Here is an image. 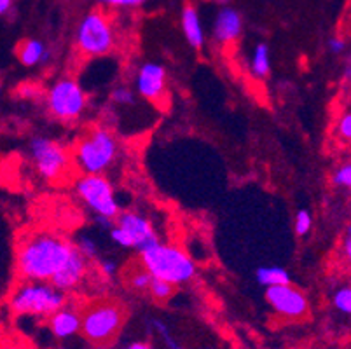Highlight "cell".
I'll return each instance as SVG.
<instances>
[{"mask_svg":"<svg viewBox=\"0 0 351 349\" xmlns=\"http://www.w3.org/2000/svg\"><path fill=\"white\" fill-rule=\"evenodd\" d=\"M72 241L58 232L37 230L21 239L16 254V271L21 280L51 281L72 255Z\"/></svg>","mask_w":351,"mask_h":349,"instance_id":"cell-1","label":"cell"},{"mask_svg":"<svg viewBox=\"0 0 351 349\" xmlns=\"http://www.w3.org/2000/svg\"><path fill=\"white\" fill-rule=\"evenodd\" d=\"M119 143L116 134L104 124H93L73 145V165L82 175H105L116 163Z\"/></svg>","mask_w":351,"mask_h":349,"instance_id":"cell-2","label":"cell"},{"mask_svg":"<svg viewBox=\"0 0 351 349\" xmlns=\"http://www.w3.org/2000/svg\"><path fill=\"white\" fill-rule=\"evenodd\" d=\"M126 318V309L116 300H93L81 309V332L93 346L107 348L121 334Z\"/></svg>","mask_w":351,"mask_h":349,"instance_id":"cell-3","label":"cell"},{"mask_svg":"<svg viewBox=\"0 0 351 349\" xmlns=\"http://www.w3.org/2000/svg\"><path fill=\"white\" fill-rule=\"evenodd\" d=\"M138 254V261L151 273L152 278L170 281L175 287L187 283L196 274V265H194L193 258L180 246L158 241L154 245L147 246Z\"/></svg>","mask_w":351,"mask_h":349,"instance_id":"cell-4","label":"cell"},{"mask_svg":"<svg viewBox=\"0 0 351 349\" xmlns=\"http://www.w3.org/2000/svg\"><path fill=\"white\" fill-rule=\"evenodd\" d=\"M66 304V293L54 288L49 281H27L16 287L9 299V306L14 315L46 316L49 318L60 307Z\"/></svg>","mask_w":351,"mask_h":349,"instance_id":"cell-5","label":"cell"},{"mask_svg":"<svg viewBox=\"0 0 351 349\" xmlns=\"http://www.w3.org/2000/svg\"><path fill=\"white\" fill-rule=\"evenodd\" d=\"M116 46V32L112 19L107 12L95 9L89 11L79 23L75 32V47L84 58H100Z\"/></svg>","mask_w":351,"mask_h":349,"instance_id":"cell-6","label":"cell"},{"mask_svg":"<svg viewBox=\"0 0 351 349\" xmlns=\"http://www.w3.org/2000/svg\"><path fill=\"white\" fill-rule=\"evenodd\" d=\"M88 98L75 79L62 77L47 91V110L62 123H75L84 114Z\"/></svg>","mask_w":351,"mask_h":349,"instance_id":"cell-7","label":"cell"},{"mask_svg":"<svg viewBox=\"0 0 351 349\" xmlns=\"http://www.w3.org/2000/svg\"><path fill=\"white\" fill-rule=\"evenodd\" d=\"M30 156L35 169L47 182H60L69 175L72 159L69 150L46 136H34L30 140Z\"/></svg>","mask_w":351,"mask_h":349,"instance_id":"cell-8","label":"cell"},{"mask_svg":"<svg viewBox=\"0 0 351 349\" xmlns=\"http://www.w3.org/2000/svg\"><path fill=\"white\" fill-rule=\"evenodd\" d=\"M108 232L116 245L138 252L159 241V236L151 220L136 211H119Z\"/></svg>","mask_w":351,"mask_h":349,"instance_id":"cell-9","label":"cell"},{"mask_svg":"<svg viewBox=\"0 0 351 349\" xmlns=\"http://www.w3.org/2000/svg\"><path fill=\"white\" fill-rule=\"evenodd\" d=\"M77 196L97 217L116 219L119 215V203L116 200L114 185L105 175H82L75 184Z\"/></svg>","mask_w":351,"mask_h":349,"instance_id":"cell-10","label":"cell"},{"mask_svg":"<svg viewBox=\"0 0 351 349\" xmlns=\"http://www.w3.org/2000/svg\"><path fill=\"white\" fill-rule=\"evenodd\" d=\"M266 300L273 311L285 320H302L309 313L308 297L292 283L267 287Z\"/></svg>","mask_w":351,"mask_h":349,"instance_id":"cell-11","label":"cell"},{"mask_svg":"<svg viewBox=\"0 0 351 349\" xmlns=\"http://www.w3.org/2000/svg\"><path fill=\"white\" fill-rule=\"evenodd\" d=\"M165 67L159 63H143L136 73V91L142 98L152 101V104L161 105L166 98V79Z\"/></svg>","mask_w":351,"mask_h":349,"instance_id":"cell-12","label":"cell"},{"mask_svg":"<svg viewBox=\"0 0 351 349\" xmlns=\"http://www.w3.org/2000/svg\"><path fill=\"white\" fill-rule=\"evenodd\" d=\"M89 262L84 255L79 252L77 248H73L72 255L69 257V261L65 262L58 273L51 278L49 283L54 288H58L62 292H72L75 288H79L82 285V281L88 278L89 274Z\"/></svg>","mask_w":351,"mask_h":349,"instance_id":"cell-13","label":"cell"},{"mask_svg":"<svg viewBox=\"0 0 351 349\" xmlns=\"http://www.w3.org/2000/svg\"><path fill=\"white\" fill-rule=\"evenodd\" d=\"M243 30V18L236 9L222 8L217 12L215 23H213V35L215 40L222 46H232Z\"/></svg>","mask_w":351,"mask_h":349,"instance_id":"cell-14","label":"cell"},{"mask_svg":"<svg viewBox=\"0 0 351 349\" xmlns=\"http://www.w3.org/2000/svg\"><path fill=\"white\" fill-rule=\"evenodd\" d=\"M49 328L58 339H69L81 332V309L72 306L60 307L49 316Z\"/></svg>","mask_w":351,"mask_h":349,"instance_id":"cell-15","label":"cell"},{"mask_svg":"<svg viewBox=\"0 0 351 349\" xmlns=\"http://www.w3.org/2000/svg\"><path fill=\"white\" fill-rule=\"evenodd\" d=\"M180 23L184 37L189 43V46L196 51L203 49L205 47V32H203V25H201L199 12H197V9L193 4L184 5Z\"/></svg>","mask_w":351,"mask_h":349,"instance_id":"cell-16","label":"cell"},{"mask_svg":"<svg viewBox=\"0 0 351 349\" xmlns=\"http://www.w3.org/2000/svg\"><path fill=\"white\" fill-rule=\"evenodd\" d=\"M16 56H18L21 65L35 67L49 60V49L39 38H27L21 44H18Z\"/></svg>","mask_w":351,"mask_h":349,"instance_id":"cell-17","label":"cell"},{"mask_svg":"<svg viewBox=\"0 0 351 349\" xmlns=\"http://www.w3.org/2000/svg\"><path fill=\"white\" fill-rule=\"evenodd\" d=\"M123 280L130 290H133V292L136 293H145L147 290H149L152 276L151 273L143 267L142 262L135 261L132 262V264L126 265V269L123 271Z\"/></svg>","mask_w":351,"mask_h":349,"instance_id":"cell-18","label":"cell"},{"mask_svg":"<svg viewBox=\"0 0 351 349\" xmlns=\"http://www.w3.org/2000/svg\"><path fill=\"white\" fill-rule=\"evenodd\" d=\"M252 75L255 79H266L271 72V58H269V47L267 44L261 43L255 46L254 54H252L250 62Z\"/></svg>","mask_w":351,"mask_h":349,"instance_id":"cell-19","label":"cell"},{"mask_svg":"<svg viewBox=\"0 0 351 349\" xmlns=\"http://www.w3.org/2000/svg\"><path fill=\"white\" fill-rule=\"evenodd\" d=\"M255 278H257V281L263 285V287H276V285L290 283L289 271L283 267H276V265L258 267Z\"/></svg>","mask_w":351,"mask_h":349,"instance_id":"cell-20","label":"cell"},{"mask_svg":"<svg viewBox=\"0 0 351 349\" xmlns=\"http://www.w3.org/2000/svg\"><path fill=\"white\" fill-rule=\"evenodd\" d=\"M147 292L151 293V297L156 300V302L162 304L173 297L175 285L170 283V281L152 278V281H151V285H149V290H147Z\"/></svg>","mask_w":351,"mask_h":349,"instance_id":"cell-21","label":"cell"},{"mask_svg":"<svg viewBox=\"0 0 351 349\" xmlns=\"http://www.w3.org/2000/svg\"><path fill=\"white\" fill-rule=\"evenodd\" d=\"M73 245H75V248H77L79 252L88 258V261H98V246H97V241H95L91 236L88 234L79 236L77 241L73 243Z\"/></svg>","mask_w":351,"mask_h":349,"instance_id":"cell-22","label":"cell"},{"mask_svg":"<svg viewBox=\"0 0 351 349\" xmlns=\"http://www.w3.org/2000/svg\"><path fill=\"white\" fill-rule=\"evenodd\" d=\"M313 227V217L309 210H299L295 213V222H293V229L298 236H308L309 230Z\"/></svg>","mask_w":351,"mask_h":349,"instance_id":"cell-23","label":"cell"},{"mask_svg":"<svg viewBox=\"0 0 351 349\" xmlns=\"http://www.w3.org/2000/svg\"><path fill=\"white\" fill-rule=\"evenodd\" d=\"M334 306H336L337 311L344 313V315H350L351 313V288L348 287H343L339 288L336 292V296H334Z\"/></svg>","mask_w":351,"mask_h":349,"instance_id":"cell-24","label":"cell"},{"mask_svg":"<svg viewBox=\"0 0 351 349\" xmlns=\"http://www.w3.org/2000/svg\"><path fill=\"white\" fill-rule=\"evenodd\" d=\"M110 100L116 105H121V107H128V105L135 104V91H132L126 86H119V88H116L112 91Z\"/></svg>","mask_w":351,"mask_h":349,"instance_id":"cell-25","label":"cell"},{"mask_svg":"<svg viewBox=\"0 0 351 349\" xmlns=\"http://www.w3.org/2000/svg\"><path fill=\"white\" fill-rule=\"evenodd\" d=\"M332 182H334L337 187H344V189L351 187V166H350V163H344V165H341L339 168L334 171V175H332Z\"/></svg>","mask_w":351,"mask_h":349,"instance_id":"cell-26","label":"cell"},{"mask_svg":"<svg viewBox=\"0 0 351 349\" xmlns=\"http://www.w3.org/2000/svg\"><path fill=\"white\" fill-rule=\"evenodd\" d=\"M336 133L339 139H343L344 142H350L351 140V115L350 112L343 114L337 121V128H336Z\"/></svg>","mask_w":351,"mask_h":349,"instance_id":"cell-27","label":"cell"},{"mask_svg":"<svg viewBox=\"0 0 351 349\" xmlns=\"http://www.w3.org/2000/svg\"><path fill=\"white\" fill-rule=\"evenodd\" d=\"M98 271H100V274L105 280H110V278L116 276L119 269H117L116 262L110 261V258H100L98 261Z\"/></svg>","mask_w":351,"mask_h":349,"instance_id":"cell-28","label":"cell"},{"mask_svg":"<svg viewBox=\"0 0 351 349\" xmlns=\"http://www.w3.org/2000/svg\"><path fill=\"white\" fill-rule=\"evenodd\" d=\"M100 5H108V8H124L132 9L145 4V0H97Z\"/></svg>","mask_w":351,"mask_h":349,"instance_id":"cell-29","label":"cell"},{"mask_svg":"<svg viewBox=\"0 0 351 349\" xmlns=\"http://www.w3.org/2000/svg\"><path fill=\"white\" fill-rule=\"evenodd\" d=\"M346 49V43L341 35H334V37L328 38V51L334 54H341Z\"/></svg>","mask_w":351,"mask_h":349,"instance_id":"cell-30","label":"cell"},{"mask_svg":"<svg viewBox=\"0 0 351 349\" xmlns=\"http://www.w3.org/2000/svg\"><path fill=\"white\" fill-rule=\"evenodd\" d=\"M154 325H156V328H158V330L161 332L162 339H165V341H166V344L170 346V349H182L180 346H178L177 342H175V339H171V335L168 334V328H166V326H165V323H162V322H154Z\"/></svg>","mask_w":351,"mask_h":349,"instance_id":"cell-31","label":"cell"},{"mask_svg":"<svg viewBox=\"0 0 351 349\" xmlns=\"http://www.w3.org/2000/svg\"><path fill=\"white\" fill-rule=\"evenodd\" d=\"M0 349H34V348L25 344V342L21 341H11V339H5V341H0Z\"/></svg>","mask_w":351,"mask_h":349,"instance_id":"cell-32","label":"cell"},{"mask_svg":"<svg viewBox=\"0 0 351 349\" xmlns=\"http://www.w3.org/2000/svg\"><path fill=\"white\" fill-rule=\"evenodd\" d=\"M343 248H344V257H346V261H350V257H351V232H350V229L346 230V238H344V241H343Z\"/></svg>","mask_w":351,"mask_h":349,"instance_id":"cell-33","label":"cell"},{"mask_svg":"<svg viewBox=\"0 0 351 349\" xmlns=\"http://www.w3.org/2000/svg\"><path fill=\"white\" fill-rule=\"evenodd\" d=\"M14 5V0H0V18L8 14Z\"/></svg>","mask_w":351,"mask_h":349,"instance_id":"cell-34","label":"cell"},{"mask_svg":"<svg viewBox=\"0 0 351 349\" xmlns=\"http://www.w3.org/2000/svg\"><path fill=\"white\" fill-rule=\"evenodd\" d=\"M124 349H151V346L143 344V342H135V344L128 346V348H124Z\"/></svg>","mask_w":351,"mask_h":349,"instance_id":"cell-35","label":"cell"},{"mask_svg":"<svg viewBox=\"0 0 351 349\" xmlns=\"http://www.w3.org/2000/svg\"><path fill=\"white\" fill-rule=\"evenodd\" d=\"M213 2H217L219 5H229V2H231V0H213Z\"/></svg>","mask_w":351,"mask_h":349,"instance_id":"cell-36","label":"cell"},{"mask_svg":"<svg viewBox=\"0 0 351 349\" xmlns=\"http://www.w3.org/2000/svg\"><path fill=\"white\" fill-rule=\"evenodd\" d=\"M0 93H2V82H0Z\"/></svg>","mask_w":351,"mask_h":349,"instance_id":"cell-37","label":"cell"}]
</instances>
